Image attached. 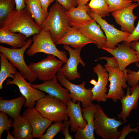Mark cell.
I'll list each match as a JSON object with an SVG mask.
<instances>
[{"label":"cell","mask_w":139,"mask_h":139,"mask_svg":"<svg viewBox=\"0 0 139 139\" xmlns=\"http://www.w3.org/2000/svg\"><path fill=\"white\" fill-rule=\"evenodd\" d=\"M65 126V123L63 122H58L52 125L48 128L46 133L42 134L39 139H52L58 133L62 131Z\"/></svg>","instance_id":"4dcf8cb0"},{"label":"cell","mask_w":139,"mask_h":139,"mask_svg":"<svg viewBox=\"0 0 139 139\" xmlns=\"http://www.w3.org/2000/svg\"><path fill=\"white\" fill-rule=\"evenodd\" d=\"M133 1L136 2L138 5H139V0H133Z\"/></svg>","instance_id":"ee69618b"},{"label":"cell","mask_w":139,"mask_h":139,"mask_svg":"<svg viewBox=\"0 0 139 139\" xmlns=\"http://www.w3.org/2000/svg\"><path fill=\"white\" fill-rule=\"evenodd\" d=\"M13 128L12 135L16 139H32V128L29 123L20 115L13 119L12 122Z\"/></svg>","instance_id":"cb8c5ba5"},{"label":"cell","mask_w":139,"mask_h":139,"mask_svg":"<svg viewBox=\"0 0 139 139\" xmlns=\"http://www.w3.org/2000/svg\"><path fill=\"white\" fill-rule=\"evenodd\" d=\"M26 102L25 98L22 95L11 100L0 99V111L7 114L14 119L20 115L22 108Z\"/></svg>","instance_id":"603a6c76"},{"label":"cell","mask_w":139,"mask_h":139,"mask_svg":"<svg viewBox=\"0 0 139 139\" xmlns=\"http://www.w3.org/2000/svg\"><path fill=\"white\" fill-rule=\"evenodd\" d=\"M56 75L61 84L69 91V96L72 99V101L74 102L76 101H80L82 108H88L93 104L92 88L87 89L85 87V81L76 85L69 81L64 76L58 72Z\"/></svg>","instance_id":"ba28073f"},{"label":"cell","mask_w":139,"mask_h":139,"mask_svg":"<svg viewBox=\"0 0 139 139\" xmlns=\"http://www.w3.org/2000/svg\"><path fill=\"white\" fill-rule=\"evenodd\" d=\"M25 0H15L16 5V10H20L26 7L25 4Z\"/></svg>","instance_id":"60d3db41"},{"label":"cell","mask_w":139,"mask_h":139,"mask_svg":"<svg viewBox=\"0 0 139 139\" xmlns=\"http://www.w3.org/2000/svg\"><path fill=\"white\" fill-rule=\"evenodd\" d=\"M70 24L80 31L87 37L93 40L97 43L99 49L104 47L107 41L106 36L104 34L100 26L93 19L88 22L83 23L70 22Z\"/></svg>","instance_id":"9a60e30c"},{"label":"cell","mask_w":139,"mask_h":139,"mask_svg":"<svg viewBox=\"0 0 139 139\" xmlns=\"http://www.w3.org/2000/svg\"><path fill=\"white\" fill-rule=\"evenodd\" d=\"M54 1V0H39L41 8L44 12L47 15H48V14L47 11L48 7Z\"/></svg>","instance_id":"f35d334b"},{"label":"cell","mask_w":139,"mask_h":139,"mask_svg":"<svg viewBox=\"0 0 139 139\" xmlns=\"http://www.w3.org/2000/svg\"><path fill=\"white\" fill-rule=\"evenodd\" d=\"M89 0H77L78 6L83 5H86Z\"/></svg>","instance_id":"b9f144b4"},{"label":"cell","mask_w":139,"mask_h":139,"mask_svg":"<svg viewBox=\"0 0 139 139\" xmlns=\"http://www.w3.org/2000/svg\"><path fill=\"white\" fill-rule=\"evenodd\" d=\"M90 11L88 5L77 6L67 11L66 14L70 23L85 22L93 19L88 14Z\"/></svg>","instance_id":"484cf974"},{"label":"cell","mask_w":139,"mask_h":139,"mask_svg":"<svg viewBox=\"0 0 139 139\" xmlns=\"http://www.w3.org/2000/svg\"><path fill=\"white\" fill-rule=\"evenodd\" d=\"M139 67V65L136 64ZM127 82L129 86L132 87L137 85L139 83V70L137 72L126 69Z\"/></svg>","instance_id":"836d02e7"},{"label":"cell","mask_w":139,"mask_h":139,"mask_svg":"<svg viewBox=\"0 0 139 139\" xmlns=\"http://www.w3.org/2000/svg\"><path fill=\"white\" fill-rule=\"evenodd\" d=\"M138 124L139 125V123Z\"/></svg>","instance_id":"f6af8a7d"},{"label":"cell","mask_w":139,"mask_h":139,"mask_svg":"<svg viewBox=\"0 0 139 139\" xmlns=\"http://www.w3.org/2000/svg\"><path fill=\"white\" fill-rule=\"evenodd\" d=\"M67 11L56 1L50 8L48 15L40 27L41 29L45 28L49 31L55 44L72 28L66 15Z\"/></svg>","instance_id":"3957f363"},{"label":"cell","mask_w":139,"mask_h":139,"mask_svg":"<svg viewBox=\"0 0 139 139\" xmlns=\"http://www.w3.org/2000/svg\"><path fill=\"white\" fill-rule=\"evenodd\" d=\"M137 3H133L129 6L112 12L116 23L121 26V30L131 34L135 28L134 23L137 17L133 13Z\"/></svg>","instance_id":"ac0fdd59"},{"label":"cell","mask_w":139,"mask_h":139,"mask_svg":"<svg viewBox=\"0 0 139 139\" xmlns=\"http://www.w3.org/2000/svg\"><path fill=\"white\" fill-rule=\"evenodd\" d=\"M72 27L71 29L56 43V45H67L75 49H82L85 45L90 43L97 45L96 41L87 37L79 31Z\"/></svg>","instance_id":"44dd1931"},{"label":"cell","mask_w":139,"mask_h":139,"mask_svg":"<svg viewBox=\"0 0 139 139\" xmlns=\"http://www.w3.org/2000/svg\"><path fill=\"white\" fill-rule=\"evenodd\" d=\"M95 105L94 124L96 134L103 139H119L121 133L118 128L125 122L108 117L99 105Z\"/></svg>","instance_id":"8992f818"},{"label":"cell","mask_w":139,"mask_h":139,"mask_svg":"<svg viewBox=\"0 0 139 139\" xmlns=\"http://www.w3.org/2000/svg\"><path fill=\"white\" fill-rule=\"evenodd\" d=\"M25 4L35 22L41 27L48 15L43 11L39 0H25Z\"/></svg>","instance_id":"4316f807"},{"label":"cell","mask_w":139,"mask_h":139,"mask_svg":"<svg viewBox=\"0 0 139 139\" xmlns=\"http://www.w3.org/2000/svg\"><path fill=\"white\" fill-rule=\"evenodd\" d=\"M56 57L48 54L41 61L31 63L28 66L39 80L44 81L48 80L56 75L64 63L62 60L57 59Z\"/></svg>","instance_id":"9c48e42d"},{"label":"cell","mask_w":139,"mask_h":139,"mask_svg":"<svg viewBox=\"0 0 139 139\" xmlns=\"http://www.w3.org/2000/svg\"><path fill=\"white\" fill-rule=\"evenodd\" d=\"M22 116L31 126L33 138L39 137L52 122L44 117L34 107L27 108Z\"/></svg>","instance_id":"2e32d148"},{"label":"cell","mask_w":139,"mask_h":139,"mask_svg":"<svg viewBox=\"0 0 139 139\" xmlns=\"http://www.w3.org/2000/svg\"><path fill=\"white\" fill-rule=\"evenodd\" d=\"M12 127V122L8 119L6 114L2 111L0 112V139L4 131H9Z\"/></svg>","instance_id":"d6a6232c"},{"label":"cell","mask_w":139,"mask_h":139,"mask_svg":"<svg viewBox=\"0 0 139 139\" xmlns=\"http://www.w3.org/2000/svg\"><path fill=\"white\" fill-rule=\"evenodd\" d=\"M33 42L31 38L28 39L24 46L19 49L8 48L0 46V52L4 54L13 65L17 68L25 79L28 80L31 83L37 78L29 68L24 59V54L25 50L29 48Z\"/></svg>","instance_id":"52a82bcc"},{"label":"cell","mask_w":139,"mask_h":139,"mask_svg":"<svg viewBox=\"0 0 139 139\" xmlns=\"http://www.w3.org/2000/svg\"><path fill=\"white\" fill-rule=\"evenodd\" d=\"M35 108L44 117L52 122L68 120L66 104L49 94L37 101Z\"/></svg>","instance_id":"277c9868"},{"label":"cell","mask_w":139,"mask_h":139,"mask_svg":"<svg viewBox=\"0 0 139 139\" xmlns=\"http://www.w3.org/2000/svg\"><path fill=\"white\" fill-rule=\"evenodd\" d=\"M139 39V20L137 26L133 32L124 41L127 42H132L138 41Z\"/></svg>","instance_id":"8d00e7d4"},{"label":"cell","mask_w":139,"mask_h":139,"mask_svg":"<svg viewBox=\"0 0 139 139\" xmlns=\"http://www.w3.org/2000/svg\"><path fill=\"white\" fill-rule=\"evenodd\" d=\"M139 99V83L137 85L127 88L126 95L120 100L121 104V111L118 115V119H121L125 123L133 109L137 108Z\"/></svg>","instance_id":"d6986e66"},{"label":"cell","mask_w":139,"mask_h":139,"mask_svg":"<svg viewBox=\"0 0 139 139\" xmlns=\"http://www.w3.org/2000/svg\"><path fill=\"white\" fill-rule=\"evenodd\" d=\"M15 0H0V26L13 11L15 10Z\"/></svg>","instance_id":"f546056e"},{"label":"cell","mask_w":139,"mask_h":139,"mask_svg":"<svg viewBox=\"0 0 139 139\" xmlns=\"http://www.w3.org/2000/svg\"><path fill=\"white\" fill-rule=\"evenodd\" d=\"M63 48L68 51L69 57L67 62L65 63L57 72L64 76L69 80L74 81L80 79L81 76L78 71V65L80 64L83 67L85 66V63L81 57L82 49H73L69 45L66 44L64 45Z\"/></svg>","instance_id":"7c38bea8"},{"label":"cell","mask_w":139,"mask_h":139,"mask_svg":"<svg viewBox=\"0 0 139 139\" xmlns=\"http://www.w3.org/2000/svg\"><path fill=\"white\" fill-rule=\"evenodd\" d=\"M56 74L51 79L44 81L40 84H31L33 88L46 92L49 95L61 100L66 104L71 98L70 92L66 88H63L57 81Z\"/></svg>","instance_id":"e0dca14e"},{"label":"cell","mask_w":139,"mask_h":139,"mask_svg":"<svg viewBox=\"0 0 139 139\" xmlns=\"http://www.w3.org/2000/svg\"><path fill=\"white\" fill-rule=\"evenodd\" d=\"M102 59L105 60L107 62L103 66L108 73V80L110 82L107 98L116 102L125 96L123 89L127 88L128 86L126 84V69L124 71L120 70L118 63L114 56L100 57L95 61Z\"/></svg>","instance_id":"7a4b0ae2"},{"label":"cell","mask_w":139,"mask_h":139,"mask_svg":"<svg viewBox=\"0 0 139 139\" xmlns=\"http://www.w3.org/2000/svg\"><path fill=\"white\" fill-rule=\"evenodd\" d=\"M24 35L4 30H0V42L11 46L13 49L22 48L26 44L27 38Z\"/></svg>","instance_id":"d4e9b609"},{"label":"cell","mask_w":139,"mask_h":139,"mask_svg":"<svg viewBox=\"0 0 139 139\" xmlns=\"http://www.w3.org/2000/svg\"><path fill=\"white\" fill-rule=\"evenodd\" d=\"M7 135V139H16L15 137L14 136H13L11 134L9 131H8Z\"/></svg>","instance_id":"7bdbcfd3"},{"label":"cell","mask_w":139,"mask_h":139,"mask_svg":"<svg viewBox=\"0 0 139 139\" xmlns=\"http://www.w3.org/2000/svg\"><path fill=\"white\" fill-rule=\"evenodd\" d=\"M96 105L82 109V115L87 123L83 129L79 128L74 135L75 139H94V115Z\"/></svg>","instance_id":"7402d4cb"},{"label":"cell","mask_w":139,"mask_h":139,"mask_svg":"<svg viewBox=\"0 0 139 139\" xmlns=\"http://www.w3.org/2000/svg\"><path fill=\"white\" fill-rule=\"evenodd\" d=\"M33 19L26 7L20 10L15 9L10 13L0 26V30L20 33L28 38L41 30Z\"/></svg>","instance_id":"6da1fadb"},{"label":"cell","mask_w":139,"mask_h":139,"mask_svg":"<svg viewBox=\"0 0 139 139\" xmlns=\"http://www.w3.org/2000/svg\"><path fill=\"white\" fill-rule=\"evenodd\" d=\"M90 11L104 18L110 15L108 6L105 0H90L88 5Z\"/></svg>","instance_id":"f1b7e54d"},{"label":"cell","mask_w":139,"mask_h":139,"mask_svg":"<svg viewBox=\"0 0 139 139\" xmlns=\"http://www.w3.org/2000/svg\"><path fill=\"white\" fill-rule=\"evenodd\" d=\"M14 75L15 78L12 80H7L5 86L11 84L17 85L22 95L26 98L24 107L27 108L34 107L36 102L45 96L44 92L32 87L31 83L26 81L20 72L17 71Z\"/></svg>","instance_id":"30bf717a"},{"label":"cell","mask_w":139,"mask_h":139,"mask_svg":"<svg viewBox=\"0 0 139 139\" xmlns=\"http://www.w3.org/2000/svg\"><path fill=\"white\" fill-rule=\"evenodd\" d=\"M0 89L3 88L4 81L8 77L12 79L15 78V74L17 72L16 68L14 66L6 57L3 54L0 53Z\"/></svg>","instance_id":"83f0119b"},{"label":"cell","mask_w":139,"mask_h":139,"mask_svg":"<svg viewBox=\"0 0 139 139\" xmlns=\"http://www.w3.org/2000/svg\"><path fill=\"white\" fill-rule=\"evenodd\" d=\"M94 72L97 75L98 81L94 79L90 81V83L94 85L92 88L93 101L98 102L106 101L107 99V85L109 77L108 72L103 66L98 64L93 68Z\"/></svg>","instance_id":"5bb4252c"},{"label":"cell","mask_w":139,"mask_h":139,"mask_svg":"<svg viewBox=\"0 0 139 139\" xmlns=\"http://www.w3.org/2000/svg\"><path fill=\"white\" fill-rule=\"evenodd\" d=\"M108 6V11L112 13L128 7L132 4L133 0H105Z\"/></svg>","instance_id":"1f68e13d"},{"label":"cell","mask_w":139,"mask_h":139,"mask_svg":"<svg viewBox=\"0 0 139 139\" xmlns=\"http://www.w3.org/2000/svg\"><path fill=\"white\" fill-rule=\"evenodd\" d=\"M130 46L131 48L136 52L138 62L136 63L139 65V41L138 40L132 42L130 43Z\"/></svg>","instance_id":"ab89813d"},{"label":"cell","mask_w":139,"mask_h":139,"mask_svg":"<svg viewBox=\"0 0 139 139\" xmlns=\"http://www.w3.org/2000/svg\"><path fill=\"white\" fill-rule=\"evenodd\" d=\"M88 14L94 20L104 32L107 41L104 47L114 49L118 43L123 41L131 34L118 30L113 25L108 23L105 20L98 15L90 11Z\"/></svg>","instance_id":"8fae6325"},{"label":"cell","mask_w":139,"mask_h":139,"mask_svg":"<svg viewBox=\"0 0 139 139\" xmlns=\"http://www.w3.org/2000/svg\"><path fill=\"white\" fill-rule=\"evenodd\" d=\"M67 10L76 7L77 5V0H56Z\"/></svg>","instance_id":"e575fe53"},{"label":"cell","mask_w":139,"mask_h":139,"mask_svg":"<svg viewBox=\"0 0 139 139\" xmlns=\"http://www.w3.org/2000/svg\"><path fill=\"white\" fill-rule=\"evenodd\" d=\"M65 123V126L64 129L62 131V133L65 137L64 139H72L73 136L70 134L68 127L70 124V120H67L64 121Z\"/></svg>","instance_id":"74e56055"},{"label":"cell","mask_w":139,"mask_h":139,"mask_svg":"<svg viewBox=\"0 0 139 139\" xmlns=\"http://www.w3.org/2000/svg\"><path fill=\"white\" fill-rule=\"evenodd\" d=\"M130 43L124 41L117 44V47L114 49L104 47L101 49L112 55L117 60L120 70L124 71L130 64L138 62L136 52L131 48Z\"/></svg>","instance_id":"4fadbf2b"},{"label":"cell","mask_w":139,"mask_h":139,"mask_svg":"<svg viewBox=\"0 0 139 139\" xmlns=\"http://www.w3.org/2000/svg\"><path fill=\"white\" fill-rule=\"evenodd\" d=\"M32 39L33 44L26 52L28 56H31L37 53H42L54 55L64 63L67 62L68 58L66 51L59 50L56 48L49 30L42 29L39 33L33 35Z\"/></svg>","instance_id":"5b68a950"},{"label":"cell","mask_w":139,"mask_h":139,"mask_svg":"<svg viewBox=\"0 0 139 139\" xmlns=\"http://www.w3.org/2000/svg\"><path fill=\"white\" fill-rule=\"evenodd\" d=\"M131 125L129 124L127 125L123 128L120 132V135L119 139H124L128 134L132 132H135L139 133V130L138 128L139 125L137 127L132 128L131 127Z\"/></svg>","instance_id":"d590c367"},{"label":"cell","mask_w":139,"mask_h":139,"mask_svg":"<svg viewBox=\"0 0 139 139\" xmlns=\"http://www.w3.org/2000/svg\"><path fill=\"white\" fill-rule=\"evenodd\" d=\"M80 101L76 103L70 100L66 103L67 113L70 121V130L76 133L79 128L83 129L87 122L84 118L81 107Z\"/></svg>","instance_id":"ffe728a7"}]
</instances>
